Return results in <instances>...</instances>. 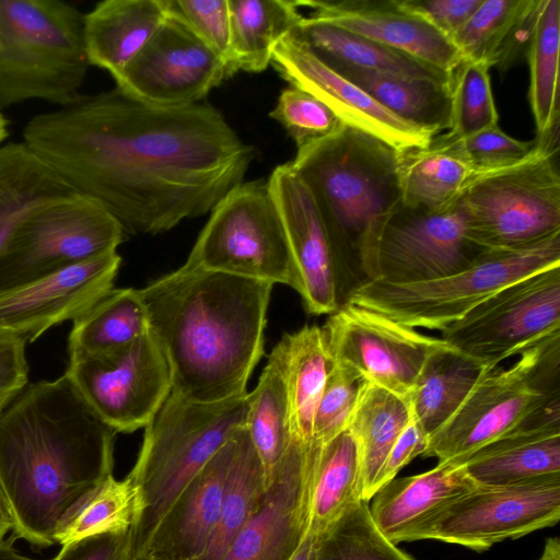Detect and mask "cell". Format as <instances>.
<instances>
[{
	"mask_svg": "<svg viewBox=\"0 0 560 560\" xmlns=\"http://www.w3.org/2000/svg\"><path fill=\"white\" fill-rule=\"evenodd\" d=\"M191 30L229 65L231 61V27L229 0H170Z\"/></svg>",
	"mask_w": 560,
	"mask_h": 560,
	"instance_id": "obj_46",
	"label": "cell"
},
{
	"mask_svg": "<svg viewBox=\"0 0 560 560\" xmlns=\"http://www.w3.org/2000/svg\"><path fill=\"white\" fill-rule=\"evenodd\" d=\"M247 397L245 425L261 460L268 488L291 441L287 388L281 372L272 361L268 360L258 384Z\"/></svg>",
	"mask_w": 560,
	"mask_h": 560,
	"instance_id": "obj_40",
	"label": "cell"
},
{
	"mask_svg": "<svg viewBox=\"0 0 560 560\" xmlns=\"http://www.w3.org/2000/svg\"><path fill=\"white\" fill-rule=\"evenodd\" d=\"M273 284L184 264L140 289L171 392L196 402L245 395L264 354Z\"/></svg>",
	"mask_w": 560,
	"mask_h": 560,
	"instance_id": "obj_3",
	"label": "cell"
},
{
	"mask_svg": "<svg viewBox=\"0 0 560 560\" xmlns=\"http://www.w3.org/2000/svg\"><path fill=\"white\" fill-rule=\"evenodd\" d=\"M188 266L300 288L299 273L268 182L241 183L211 210Z\"/></svg>",
	"mask_w": 560,
	"mask_h": 560,
	"instance_id": "obj_10",
	"label": "cell"
},
{
	"mask_svg": "<svg viewBox=\"0 0 560 560\" xmlns=\"http://www.w3.org/2000/svg\"><path fill=\"white\" fill-rule=\"evenodd\" d=\"M269 116L284 127L296 147L329 136L345 125L314 95L291 85L282 90Z\"/></svg>",
	"mask_w": 560,
	"mask_h": 560,
	"instance_id": "obj_44",
	"label": "cell"
},
{
	"mask_svg": "<svg viewBox=\"0 0 560 560\" xmlns=\"http://www.w3.org/2000/svg\"><path fill=\"white\" fill-rule=\"evenodd\" d=\"M411 415L409 398L363 382L347 428L361 452L363 500L370 502L376 492V481L388 452Z\"/></svg>",
	"mask_w": 560,
	"mask_h": 560,
	"instance_id": "obj_34",
	"label": "cell"
},
{
	"mask_svg": "<svg viewBox=\"0 0 560 560\" xmlns=\"http://www.w3.org/2000/svg\"><path fill=\"white\" fill-rule=\"evenodd\" d=\"M267 182L299 273L304 307L313 315H330L341 303L339 270L314 198L290 162L276 166Z\"/></svg>",
	"mask_w": 560,
	"mask_h": 560,
	"instance_id": "obj_20",
	"label": "cell"
},
{
	"mask_svg": "<svg viewBox=\"0 0 560 560\" xmlns=\"http://www.w3.org/2000/svg\"><path fill=\"white\" fill-rule=\"evenodd\" d=\"M320 560H413L376 527L369 501L361 500L324 535Z\"/></svg>",
	"mask_w": 560,
	"mask_h": 560,
	"instance_id": "obj_42",
	"label": "cell"
},
{
	"mask_svg": "<svg viewBox=\"0 0 560 560\" xmlns=\"http://www.w3.org/2000/svg\"><path fill=\"white\" fill-rule=\"evenodd\" d=\"M299 1L229 0L231 61L234 72L264 71L278 44L303 15Z\"/></svg>",
	"mask_w": 560,
	"mask_h": 560,
	"instance_id": "obj_35",
	"label": "cell"
},
{
	"mask_svg": "<svg viewBox=\"0 0 560 560\" xmlns=\"http://www.w3.org/2000/svg\"><path fill=\"white\" fill-rule=\"evenodd\" d=\"M322 328L335 363L406 398L429 357L445 345L441 338L348 302Z\"/></svg>",
	"mask_w": 560,
	"mask_h": 560,
	"instance_id": "obj_17",
	"label": "cell"
},
{
	"mask_svg": "<svg viewBox=\"0 0 560 560\" xmlns=\"http://www.w3.org/2000/svg\"><path fill=\"white\" fill-rule=\"evenodd\" d=\"M538 560H560V539L558 537L548 538L546 540Z\"/></svg>",
	"mask_w": 560,
	"mask_h": 560,
	"instance_id": "obj_55",
	"label": "cell"
},
{
	"mask_svg": "<svg viewBox=\"0 0 560 560\" xmlns=\"http://www.w3.org/2000/svg\"><path fill=\"white\" fill-rule=\"evenodd\" d=\"M476 487L463 464L439 463L428 471L382 486L371 498L370 513L376 527L396 545L431 512Z\"/></svg>",
	"mask_w": 560,
	"mask_h": 560,
	"instance_id": "obj_27",
	"label": "cell"
},
{
	"mask_svg": "<svg viewBox=\"0 0 560 560\" xmlns=\"http://www.w3.org/2000/svg\"><path fill=\"white\" fill-rule=\"evenodd\" d=\"M401 120L436 136L451 127V82L409 78L323 61Z\"/></svg>",
	"mask_w": 560,
	"mask_h": 560,
	"instance_id": "obj_29",
	"label": "cell"
},
{
	"mask_svg": "<svg viewBox=\"0 0 560 560\" xmlns=\"http://www.w3.org/2000/svg\"><path fill=\"white\" fill-rule=\"evenodd\" d=\"M308 532L325 534L346 512L363 500L359 444L346 429L315 447Z\"/></svg>",
	"mask_w": 560,
	"mask_h": 560,
	"instance_id": "obj_33",
	"label": "cell"
},
{
	"mask_svg": "<svg viewBox=\"0 0 560 560\" xmlns=\"http://www.w3.org/2000/svg\"><path fill=\"white\" fill-rule=\"evenodd\" d=\"M560 265V232L513 250H489L452 275L418 282L363 281L343 303L380 313L411 328L442 331L503 287Z\"/></svg>",
	"mask_w": 560,
	"mask_h": 560,
	"instance_id": "obj_9",
	"label": "cell"
},
{
	"mask_svg": "<svg viewBox=\"0 0 560 560\" xmlns=\"http://www.w3.org/2000/svg\"><path fill=\"white\" fill-rule=\"evenodd\" d=\"M8 136H9L8 121L3 117V115L0 114V145H2V142L7 139Z\"/></svg>",
	"mask_w": 560,
	"mask_h": 560,
	"instance_id": "obj_56",
	"label": "cell"
},
{
	"mask_svg": "<svg viewBox=\"0 0 560 560\" xmlns=\"http://www.w3.org/2000/svg\"><path fill=\"white\" fill-rule=\"evenodd\" d=\"M22 139L129 234L163 233L211 212L255 158L211 104L159 108L117 88L34 116Z\"/></svg>",
	"mask_w": 560,
	"mask_h": 560,
	"instance_id": "obj_1",
	"label": "cell"
},
{
	"mask_svg": "<svg viewBox=\"0 0 560 560\" xmlns=\"http://www.w3.org/2000/svg\"><path fill=\"white\" fill-rule=\"evenodd\" d=\"M83 16L61 0H0V109L80 95L90 67Z\"/></svg>",
	"mask_w": 560,
	"mask_h": 560,
	"instance_id": "obj_7",
	"label": "cell"
},
{
	"mask_svg": "<svg viewBox=\"0 0 560 560\" xmlns=\"http://www.w3.org/2000/svg\"><path fill=\"white\" fill-rule=\"evenodd\" d=\"M551 418H560V332L487 372L430 435L423 456L460 465L490 442Z\"/></svg>",
	"mask_w": 560,
	"mask_h": 560,
	"instance_id": "obj_6",
	"label": "cell"
},
{
	"mask_svg": "<svg viewBox=\"0 0 560 560\" xmlns=\"http://www.w3.org/2000/svg\"><path fill=\"white\" fill-rule=\"evenodd\" d=\"M559 124L537 135L529 153L475 173L460 194L470 240L481 249L513 250L560 232Z\"/></svg>",
	"mask_w": 560,
	"mask_h": 560,
	"instance_id": "obj_8",
	"label": "cell"
},
{
	"mask_svg": "<svg viewBox=\"0 0 560 560\" xmlns=\"http://www.w3.org/2000/svg\"><path fill=\"white\" fill-rule=\"evenodd\" d=\"M115 435L65 374L20 390L0 413V489L16 538L57 544L65 523L113 475Z\"/></svg>",
	"mask_w": 560,
	"mask_h": 560,
	"instance_id": "obj_2",
	"label": "cell"
},
{
	"mask_svg": "<svg viewBox=\"0 0 560 560\" xmlns=\"http://www.w3.org/2000/svg\"><path fill=\"white\" fill-rule=\"evenodd\" d=\"M324 534L307 532L305 538L290 560H320V547Z\"/></svg>",
	"mask_w": 560,
	"mask_h": 560,
	"instance_id": "obj_52",
	"label": "cell"
},
{
	"mask_svg": "<svg viewBox=\"0 0 560 560\" xmlns=\"http://www.w3.org/2000/svg\"><path fill=\"white\" fill-rule=\"evenodd\" d=\"M121 257L115 252L0 292V329L27 343L74 320L113 289Z\"/></svg>",
	"mask_w": 560,
	"mask_h": 560,
	"instance_id": "obj_18",
	"label": "cell"
},
{
	"mask_svg": "<svg viewBox=\"0 0 560 560\" xmlns=\"http://www.w3.org/2000/svg\"><path fill=\"white\" fill-rule=\"evenodd\" d=\"M560 332V265L503 287L441 331V339L488 370Z\"/></svg>",
	"mask_w": 560,
	"mask_h": 560,
	"instance_id": "obj_14",
	"label": "cell"
},
{
	"mask_svg": "<svg viewBox=\"0 0 560 560\" xmlns=\"http://www.w3.org/2000/svg\"><path fill=\"white\" fill-rule=\"evenodd\" d=\"M170 0H105L83 16L90 66L112 77L142 49L164 21Z\"/></svg>",
	"mask_w": 560,
	"mask_h": 560,
	"instance_id": "obj_25",
	"label": "cell"
},
{
	"mask_svg": "<svg viewBox=\"0 0 560 560\" xmlns=\"http://www.w3.org/2000/svg\"><path fill=\"white\" fill-rule=\"evenodd\" d=\"M398 1L404 9L420 16L450 40L482 2V0Z\"/></svg>",
	"mask_w": 560,
	"mask_h": 560,
	"instance_id": "obj_49",
	"label": "cell"
},
{
	"mask_svg": "<svg viewBox=\"0 0 560 560\" xmlns=\"http://www.w3.org/2000/svg\"><path fill=\"white\" fill-rule=\"evenodd\" d=\"M429 436L413 415L398 435L384 462L376 481V491L393 480L413 458L423 455Z\"/></svg>",
	"mask_w": 560,
	"mask_h": 560,
	"instance_id": "obj_51",
	"label": "cell"
},
{
	"mask_svg": "<svg viewBox=\"0 0 560 560\" xmlns=\"http://www.w3.org/2000/svg\"><path fill=\"white\" fill-rule=\"evenodd\" d=\"M237 431L178 493L140 560H197L202 555L219 517Z\"/></svg>",
	"mask_w": 560,
	"mask_h": 560,
	"instance_id": "obj_23",
	"label": "cell"
},
{
	"mask_svg": "<svg viewBox=\"0 0 560 560\" xmlns=\"http://www.w3.org/2000/svg\"><path fill=\"white\" fill-rule=\"evenodd\" d=\"M538 0H482L451 42L465 60L504 71L526 52Z\"/></svg>",
	"mask_w": 560,
	"mask_h": 560,
	"instance_id": "obj_30",
	"label": "cell"
},
{
	"mask_svg": "<svg viewBox=\"0 0 560 560\" xmlns=\"http://www.w3.org/2000/svg\"><path fill=\"white\" fill-rule=\"evenodd\" d=\"M125 231L102 205L79 194L32 213L0 254V292L117 250Z\"/></svg>",
	"mask_w": 560,
	"mask_h": 560,
	"instance_id": "obj_12",
	"label": "cell"
},
{
	"mask_svg": "<svg viewBox=\"0 0 560 560\" xmlns=\"http://www.w3.org/2000/svg\"><path fill=\"white\" fill-rule=\"evenodd\" d=\"M290 35L306 45L322 61L409 78L452 81L451 73L434 66L312 16H303Z\"/></svg>",
	"mask_w": 560,
	"mask_h": 560,
	"instance_id": "obj_32",
	"label": "cell"
},
{
	"mask_svg": "<svg viewBox=\"0 0 560 560\" xmlns=\"http://www.w3.org/2000/svg\"><path fill=\"white\" fill-rule=\"evenodd\" d=\"M364 380L332 361L313 422L312 446L318 447L348 428Z\"/></svg>",
	"mask_w": 560,
	"mask_h": 560,
	"instance_id": "obj_45",
	"label": "cell"
},
{
	"mask_svg": "<svg viewBox=\"0 0 560 560\" xmlns=\"http://www.w3.org/2000/svg\"><path fill=\"white\" fill-rule=\"evenodd\" d=\"M27 342L0 329V413L28 383Z\"/></svg>",
	"mask_w": 560,
	"mask_h": 560,
	"instance_id": "obj_50",
	"label": "cell"
},
{
	"mask_svg": "<svg viewBox=\"0 0 560 560\" xmlns=\"http://www.w3.org/2000/svg\"><path fill=\"white\" fill-rule=\"evenodd\" d=\"M474 174L462 139L448 131L397 154L400 200L410 208L434 211L448 207Z\"/></svg>",
	"mask_w": 560,
	"mask_h": 560,
	"instance_id": "obj_26",
	"label": "cell"
},
{
	"mask_svg": "<svg viewBox=\"0 0 560 560\" xmlns=\"http://www.w3.org/2000/svg\"><path fill=\"white\" fill-rule=\"evenodd\" d=\"M232 75L226 61L170 3L156 32L113 78L116 88L129 97L171 109L203 102L213 88Z\"/></svg>",
	"mask_w": 560,
	"mask_h": 560,
	"instance_id": "obj_16",
	"label": "cell"
},
{
	"mask_svg": "<svg viewBox=\"0 0 560 560\" xmlns=\"http://www.w3.org/2000/svg\"><path fill=\"white\" fill-rule=\"evenodd\" d=\"M485 252L468 235L460 196L434 211L400 202L372 225L365 238L360 256L362 282L438 279L466 268Z\"/></svg>",
	"mask_w": 560,
	"mask_h": 560,
	"instance_id": "obj_11",
	"label": "cell"
},
{
	"mask_svg": "<svg viewBox=\"0 0 560 560\" xmlns=\"http://www.w3.org/2000/svg\"><path fill=\"white\" fill-rule=\"evenodd\" d=\"M268 360L285 384L291 436L312 446L315 412L332 365L323 328L304 326L283 335Z\"/></svg>",
	"mask_w": 560,
	"mask_h": 560,
	"instance_id": "obj_28",
	"label": "cell"
},
{
	"mask_svg": "<svg viewBox=\"0 0 560 560\" xmlns=\"http://www.w3.org/2000/svg\"><path fill=\"white\" fill-rule=\"evenodd\" d=\"M315 448L292 438L264 498L222 560H290L308 532Z\"/></svg>",
	"mask_w": 560,
	"mask_h": 560,
	"instance_id": "obj_19",
	"label": "cell"
},
{
	"mask_svg": "<svg viewBox=\"0 0 560 560\" xmlns=\"http://www.w3.org/2000/svg\"><path fill=\"white\" fill-rule=\"evenodd\" d=\"M150 330L140 291L112 289L73 320L68 352L98 354L122 348Z\"/></svg>",
	"mask_w": 560,
	"mask_h": 560,
	"instance_id": "obj_38",
	"label": "cell"
},
{
	"mask_svg": "<svg viewBox=\"0 0 560 560\" xmlns=\"http://www.w3.org/2000/svg\"><path fill=\"white\" fill-rule=\"evenodd\" d=\"M74 195L23 141L0 145V254L32 213Z\"/></svg>",
	"mask_w": 560,
	"mask_h": 560,
	"instance_id": "obj_31",
	"label": "cell"
},
{
	"mask_svg": "<svg viewBox=\"0 0 560 560\" xmlns=\"http://www.w3.org/2000/svg\"><path fill=\"white\" fill-rule=\"evenodd\" d=\"M463 465L478 487L520 485L560 476V418L499 438L471 454Z\"/></svg>",
	"mask_w": 560,
	"mask_h": 560,
	"instance_id": "obj_24",
	"label": "cell"
},
{
	"mask_svg": "<svg viewBox=\"0 0 560 560\" xmlns=\"http://www.w3.org/2000/svg\"><path fill=\"white\" fill-rule=\"evenodd\" d=\"M489 70L490 67L482 62L463 59L452 73L451 127L447 131L459 139L498 126Z\"/></svg>",
	"mask_w": 560,
	"mask_h": 560,
	"instance_id": "obj_43",
	"label": "cell"
},
{
	"mask_svg": "<svg viewBox=\"0 0 560 560\" xmlns=\"http://www.w3.org/2000/svg\"><path fill=\"white\" fill-rule=\"evenodd\" d=\"M16 536L5 538L0 542V560H39L20 553L13 546Z\"/></svg>",
	"mask_w": 560,
	"mask_h": 560,
	"instance_id": "obj_53",
	"label": "cell"
},
{
	"mask_svg": "<svg viewBox=\"0 0 560 560\" xmlns=\"http://www.w3.org/2000/svg\"><path fill=\"white\" fill-rule=\"evenodd\" d=\"M271 65L291 86L314 95L343 124L381 139L397 151L424 145L434 137L385 109L291 35L278 44Z\"/></svg>",
	"mask_w": 560,
	"mask_h": 560,
	"instance_id": "obj_21",
	"label": "cell"
},
{
	"mask_svg": "<svg viewBox=\"0 0 560 560\" xmlns=\"http://www.w3.org/2000/svg\"><path fill=\"white\" fill-rule=\"evenodd\" d=\"M12 529L13 520L0 489V542L5 539V535Z\"/></svg>",
	"mask_w": 560,
	"mask_h": 560,
	"instance_id": "obj_54",
	"label": "cell"
},
{
	"mask_svg": "<svg viewBox=\"0 0 560 560\" xmlns=\"http://www.w3.org/2000/svg\"><path fill=\"white\" fill-rule=\"evenodd\" d=\"M142 504L137 486L127 476L117 480L108 476L75 510L58 532L57 544L81 538L135 529Z\"/></svg>",
	"mask_w": 560,
	"mask_h": 560,
	"instance_id": "obj_41",
	"label": "cell"
},
{
	"mask_svg": "<svg viewBox=\"0 0 560 560\" xmlns=\"http://www.w3.org/2000/svg\"><path fill=\"white\" fill-rule=\"evenodd\" d=\"M560 1L538 0L526 50L528 101L537 135L559 124Z\"/></svg>",
	"mask_w": 560,
	"mask_h": 560,
	"instance_id": "obj_39",
	"label": "cell"
},
{
	"mask_svg": "<svg viewBox=\"0 0 560 560\" xmlns=\"http://www.w3.org/2000/svg\"><path fill=\"white\" fill-rule=\"evenodd\" d=\"M247 394L218 402H196L171 392L144 427L138 458L128 475L141 495V515L133 529L139 559L183 488L245 427Z\"/></svg>",
	"mask_w": 560,
	"mask_h": 560,
	"instance_id": "obj_5",
	"label": "cell"
},
{
	"mask_svg": "<svg viewBox=\"0 0 560 560\" xmlns=\"http://www.w3.org/2000/svg\"><path fill=\"white\" fill-rule=\"evenodd\" d=\"M51 560H140L133 527L73 540Z\"/></svg>",
	"mask_w": 560,
	"mask_h": 560,
	"instance_id": "obj_48",
	"label": "cell"
},
{
	"mask_svg": "<svg viewBox=\"0 0 560 560\" xmlns=\"http://www.w3.org/2000/svg\"><path fill=\"white\" fill-rule=\"evenodd\" d=\"M397 154L381 139L345 124L329 136L298 147L290 162L308 187L328 231L340 299L347 275L360 271L362 247L372 225L401 202Z\"/></svg>",
	"mask_w": 560,
	"mask_h": 560,
	"instance_id": "obj_4",
	"label": "cell"
},
{
	"mask_svg": "<svg viewBox=\"0 0 560 560\" xmlns=\"http://www.w3.org/2000/svg\"><path fill=\"white\" fill-rule=\"evenodd\" d=\"M267 490L261 460L246 425L236 433V447L228 475L220 513L211 537L197 560H222Z\"/></svg>",
	"mask_w": 560,
	"mask_h": 560,
	"instance_id": "obj_37",
	"label": "cell"
},
{
	"mask_svg": "<svg viewBox=\"0 0 560 560\" xmlns=\"http://www.w3.org/2000/svg\"><path fill=\"white\" fill-rule=\"evenodd\" d=\"M489 371L446 343L429 357L409 395L412 415L429 438Z\"/></svg>",
	"mask_w": 560,
	"mask_h": 560,
	"instance_id": "obj_36",
	"label": "cell"
},
{
	"mask_svg": "<svg viewBox=\"0 0 560 560\" xmlns=\"http://www.w3.org/2000/svg\"><path fill=\"white\" fill-rule=\"evenodd\" d=\"M560 520V476L526 483L476 487L431 512L400 541L436 539L481 552L556 525Z\"/></svg>",
	"mask_w": 560,
	"mask_h": 560,
	"instance_id": "obj_13",
	"label": "cell"
},
{
	"mask_svg": "<svg viewBox=\"0 0 560 560\" xmlns=\"http://www.w3.org/2000/svg\"><path fill=\"white\" fill-rule=\"evenodd\" d=\"M308 16L410 55L447 73L463 61L454 44L398 0L300 1Z\"/></svg>",
	"mask_w": 560,
	"mask_h": 560,
	"instance_id": "obj_22",
	"label": "cell"
},
{
	"mask_svg": "<svg viewBox=\"0 0 560 560\" xmlns=\"http://www.w3.org/2000/svg\"><path fill=\"white\" fill-rule=\"evenodd\" d=\"M65 375L92 412L116 433L144 428L172 389L168 363L150 330L109 352L69 353Z\"/></svg>",
	"mask_w": 560,
	"mask_h": 560,
	"instance_id": "obj_15",
	"label": "cell"
},
{
	"mask_svg": "<svg viewBox=\"0 0 560 560\" xmlns=\"http://www.w3.org/2000/svg\"><path fill=\"white\" fill-rule=\"evenodd\" d=\"M475 171L483 173L512 165L526 156L534 141H520L504 133L499 125L462 139Z\"/></svg>",
	"mask_w": 560,
	"mask_h": 560,
	"instance_id": "obj_47",
	"label": "cell"
}]
</instances>
